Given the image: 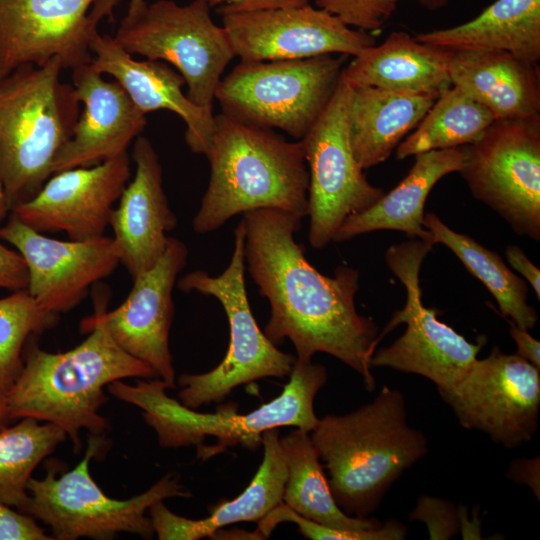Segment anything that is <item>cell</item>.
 Returning <instances> with one entry per match:
<instances>
[{"instance_id": "1", "label": "cell", "mask_w": 540, "mask_h": 540, "mask_svg": "<svg viewBox=\"0 0 540 540\" xmlns=\"http://www.w3.org/2000/svg\"><path fill=\"white\" fill-rule=\"evenodd\" d=\"M242 215L245 264L270 304L264 334L276 346L289 339L298 362H311L317 352L334 356L372 391L378 328L356 309L359 271L342 265L330 277L314 268L295 241L303 218L295 213L268 208Z\"/></svg>"}, {"instance_id": "2", "label": "cell", "mask_w": 540, "mask_h": 540, "mask_svg": "<svg viewBox=\"0 0 540 540\" xmlns=\"http://www.w3.org/2000/svg\"><path fill=\"white\" fill-rule=\"evenodd\" d=\"M88 336L58 353L41 349L32 335L23 350L22 369L7 392L12 420L31 417L61 428L81 447L79 432L101 435L109 422L100 415L107 402L104 387L125 378L156 377L153 369L121 349L106 328L90 316L80 324Z\"/></svg>"}, {"instance_id": "3", "label": "cell", "mask_w": 540, "mask_h": 540, "mask_svg": "<svg viewBox=\"0 0 540 540\" xmlns=\"http://www.w3.org/2000/svg\"><path fill=\"white\" fill-rule=\"evenodd\" d=\"M204 155L210 180L193 218L196 233H210L233 216L257 209L307 216L309 173L299 140L287 141L222 112L214 115Z\"/></svg>"}, {"instance_id": "4", "label": "cell", "mask_w": 540, "mask_h": 540, "mask_svg": "<svg viewBox=\"0 0 540 540\" xmlns=\"http://www.w3.org/2000/svg\"><path fill=\"white\" fill-rule=\"evenodd\" d=\"M310 437L337 505L355 517H369L428 451L425 435L408 423L403 394L386 385L358 409L319 419Z\"/></svg>"}, {"instance_id": "5", "label": "cell", "mask_w": 540, "mask_h": 540, "mask_svg": "<svg viewBox=\"0 0 540 540\" xmlns=\"http://www.w3.org/2000/svg\"><path fill=\"white\" fill-rule=\"evenodd\" d=\"M327 378L323 365L296 360L280 395L247 414L237 413L232 403L218 407L215 413L197 412L169 397L166 389L170 387L160 378L138 380L136 385L117 380L107 389L119 400L143 410V418L156 432L160 446L194 445L197 457L206 460L235 445L256 449L262 433L271 428L294 426L313 431L319 420L314 399Z\"/></svg>"}, {"instance_id": "6", "label": "cell", "mask_w": 540, "mask_h": 540, "mask_svg": "<svg viewBox=\"0 0 540 540\" xmlns=\"http://www.w3.org/2000/svg\"><path fill=\"white\" fill-rule=\"evenodd\" d=\"M63 69L55 57L0 75V176L10 211L53 175L80 115L74 86L61 81Z\"/></svg>"}, {"instance_id": "7", "label": "cell", "mask_w": 540, "mask_h": 540, "mask_svg": "<svg viewBox=\"0 0 540 540\" xmlns=\"http://www.w3.org/2000/svg\"><path fill=\"white\" fill-rule=\"evenodd\" d=\"M245 232L242 221L234 230V249L226 269L218 276L195 270L182 276L179 290L213 296L222 305L229 323L230 340L224 359L201 374H182L180 402L196 409L222 401L233 389L266 377L290 375L296 357L282 352L262 332L251 312L245 287Z\"/></svg>"}, {"instance_id": "8", "label": "cell", "mask_w": 540, "mask_h": 540, "mask_svg": "<svg viewBox=\"0 0 540 540\" xmlns=\"http://www.w3.org/2000/svg\"><path fill=\"white\" fill-rule=\"evenodd\" d=\"M102 442L100 435L89 437L84 458L59 478L53 465L42 479L31 477L22 512L47 524L58 540L81 537L107 540L122 532L152 538L154 529L145 515L149 507L167 498H188L191 493L180 484L177 474L168 473L137 496L126 500L109 497L89 471V463Z\"/></svg>"}, {"instance_id": "9", "label": "cell", "mask_w": 540, "mask_h": 540, "mask_svg": "<svg viewBox=\"0 0 540 540\" xmlns=\"http://www.w3.org/2000/svg\"><path fill=\"white\" fill-rule=\"evenodd\" d=\"M207 0L179 5L144 1L128 9L114 40L130 55L169 63L184 78L188 98L212 109L222 74L235 57L226 32L215 24Z\"/></svg>"}, {"instance_id": "10", "label": "cell", "mask_w": 540, "mask_h": 540, "mask_svg": "<svg viewBox=\"0 0 540 540\" xmlns=\"http://www.w3.org/2000/svg\"><path fill=\"white\" fill-rule=\"evenodd\" d=\"M346 55L240 62L219 82L223 112L302 139L330 101Z\"/></svg>"}, {"instance_id": "11", "label": "cell", "mask_w": 540, "mask_h": 540, "mask_svg": "<svg viewBox=\"0 0 540 540\" xmlns=\"http://www.w3.org/2000/svg\"><path fill=\"white\" fill-rule=\"evenodd\" d=\"M433 246L429 241L411 238L387 250L386 263L407 294L405 306L394 313L378 341L401 323L406 324V330L392 344L375 351L370 365L423 376L439 392L453 387L465 376L485 342L468 341L440 321L436 310L423 305L419 272Z\"/></svg>"}, {"instance_id": "12", "label": "cell", "mask_w": 540, "mask_h": 540, "mask_svg": "<svg viewBox=\"0 0 540 540\" xmlns=\"http://www.w3.org/2000/svg\"><path fill=\"white\" fill-rule=\"evenodd\" d=\"M459 171L472 195L519 235L540 239V115L495 119L463 146Z\"/></svg>"}, {"instance_id": "13", "label": "cell", "mask_w": 540, "mask_h": 540, "mask_svg": "<svg viewBox=\"0 0 540 540\" xmlns=\"http://www.w3.org/2000/svg\"><path fill=\"white\" fill-rule=\"evenodd\" d=\"M349 90L340 76L325 109L299 140L309 173L308 240L315 249L327 246L348 217L384 194L370 184L353 154L346 121Z\"/></svg>"}, {"instance_id": "14", "label": "cell", "mask_w": 540, "mask_h": 540, "mask_svg": "<svg viewBox=\"0 0 540 540\" xmlns=\"http://www.w3.org/2000/svg\"><path fill=\"white\" fill-rule=\"evenodd\" d=\"M438 393L462 427L505 448L530 441L538 430L540 369L516 353L494 346L457 384Z\"/></svg>"}, {"instance_id": "15", "label": "cell", "mask_w": 540, "mask_h": 540, "mask_svg": "<svg viewBox=\"0 0 540 540\" xmlns=\"http://www.w3.org/2000/svg\"><path fill=\"white\" fill-rule=\"evenodd\" d=\"M219 13L234 55L242 62L354 57L375 45L370 32L352 28L310 4L257 11L219 9Z\"/></svg>"}, {"instance_id": "16", "label": "cell", "mask_w": 540, "mask_h": 540, "mask_svg": "<svg viewBox=\"0 0 540 540\" xmlns=\"http://www.w3.org/2000/svg\"><path fill=\"white\" fill-rule=\"evenodd\" d=\"M0 239L23 257L28 269V293L43 311L58 317L77 306L90 286L120 264L113 237L58 240L29 227L13 213L0 227Z\"/></svg>"}, {"instance_id": "17", "label": "cell", "mask_w": 540, "mask_h": 540, "mask_svg": "<svg viewBox=\"0 0 540 540\" xmlns=\"http://www.w3.org/2000/svg\"><path fill=\"white\" fill-rule=\"evenodd\" d=\"M188 249L169 237L163 255L149 270L133 278V286L117 308H99L90 317L101 323L126 353L150 366L156 377L175 388V369L169 348L174 315L172 292L186 265Z\"/></svg>"}, {"instance_id": "18", "label": "cell", "mask_w": 540, "mask_h": 540, "mask_svg": "<svg viewBox=\"0 0 540 540\" xmlns=\"http://www.w3.org/2000/svg\"><path fill=\"white\" fill-rule=\"evenodd\" d=\"M130 178L127 152L93 166L63 170L11 213L41 233L63 232L71 240L98 238L110 225Z\"/></svg>"}, {"instance_id": "19", "label": "cell", "mask_w": 540, "mask_h": 540, "mask_svg": "<svg viewBox=\"0 0 540 540\" xmlns=\"http://www.w3.org/2000/svg\"><path fill=\"white\" fill-rule=\"evenodd\" d=\"M95 0H0V75L58 58L64 69L92 60Z\"/></svg>"}, {"instance_id": "20", "label": "cell", "mask_w": 540, "mask_h": 540, "mask_svg": "<svg viewBox=\"0 0 540 540\" xmlns=\"http://www.w3.org/2000/svg\"><path fill=\"white\" fill-rule=\"evenodd\" d=\"M72 80L84 110L52 163L53 174L93 166L125 153L147 123L146 114L125 89L116 80H104L90 63L73 69Z\"/></svg>"}, {"instance_id": "21", "label": "cell", "mask_w": 540, "mask_h": 540, "mask_svg": "<svg viewBox=\"0 0 540 540\" xmlns=\"http://www.w3.org/2000/svg\"><path fill=\"white\" fill-rule=\"evenodd\" d=\"M135 174L113 209L110 227L120 264L132 278L149 270L168 245V232L177 225L164 188L162 167L152 143L138 136L133 144Z\"/></svg>"}, {"instance_id": "22", "label": "cell", "mask_w": 540, "mask_h": 540, "mask_svg": "<svg viewBox=\"0 0 540 540\" xmlns=\"http://www.w3.org/2000/svg\"><path fill=\"white\" fill-rule=\"evenodd\" d=\"M91 66L100 74L113 76L133 103L147 114L168 110L186 124L185 141L189 149L204 155L210 144L214 114L194 104L182 87L185 80L169 64L157 60H135L122 49L113 36L96 31L90 41Z\"/></svg>"}, {"instance_id": "23", "label": "cell", "mask_w": 540, "mask_h": 540, "mask_svg": "<svg viewBox=\"0 0 540 540\" xmlns=\"http://www.w3.org/2000/svg\"><path fill=\"white\" fill-rule=\"evenodd\" d=\"M453 51L418 41L404 31L390 33L343 68L350 86H372L406 95H434L452 86Z\"/></svg>"}, {"instance_id": "24", "label": "cell", "mask_w": 540, "mask_h": 540, "mask_svg": "<svg viewBox=\"0 0 540 540\" xmlns=\"http://www.w3.org/2000/svg\"><path fill=\"white\" fill-rule=\"evenodd\" d=\"M452 85L488 108L495 119L540 115L538 63L502 50L453 51Z\"/></svg>"}, {"instance_id": "25", "label": "cell", "mask_w": 540, "mask_h": 540, "mask_svg": "<svg viewBox=\"0 0 540 540\" xmlns=\"http://www.w3.org/2000/svg\"><path fill=\"white\" fill-rule=\"evenodd\" d=\"M463 160V146L415 155L414 164L398 185L368 209L348 217L333 241L343 242L377 230H395L432 243L423 224L425 202L437 182L460 171Z\"/></svg>"}, {"instance_id": "26", "label": "cell", "mask_w": 540, "mask_h": 540, "mask_svg": "<svg viewBox=\"0 0 540 540\" xmlns=\"http://www.w3.org/2000/svg\"><path fill=\"white\" fill-rule=\"evenodd\" d=\"M437 97L350 86L346 121L350 145L359 166L365 170L387 160L417 127Z\"/></svg>"}, {"instance_id": "27", "label": "cell", "mask_w": 540, "mask_h": 540, "mask_svg": "<svg viewBox=\"0 0 540 540\" xmlns=\"http://www.w3.org/2000/svg\"><path fill=\"white\" fill-rule=\"evenodd\" d=\"M415 38L451 51L502 50L538 63L540 0H496L465 23L423 32Z\"/></svg>"}, {"instance_id": "28", "label": "cell", "mask_w": 540, "mask_h": 540, "mask_svg": "<svg viewBox=\"0 0 540 540\" xmlns=\"http://www.w3.org/2000/svg\"><path fill=\"white\" fill-rule=\"evenodd\" d=\"M287 467L282 502L298 515L323 526L347 531L379 527L369 517L346 514L336 503L309 432L296 428L280 439Z\"/></svg>"}, {"instance_id": "29", "label": "cell", "mask_w": 540, "mask_h": 540, "mask_svg": "<svg viewBox=\"0 0 540 540\" xmlns=\"http://www.w3.org/2000/svg\"><path fill=\"white\" fill-rule=\"evenodd\" d=\"M424 227L432 243L448 247L493 295L501 313L518 327L531 330L538 321L536 310L528 304L527 284L514 274L501 257L466 234L455 232L434 213L424 215Z\"/></svg>"}, {"instance_id": "30", "label": "cell", "mask_w": 540, "mask_h": 540, "mask_svg": "<svg viewBox=\"0 0 540 540\" xmlns=\"http://www.w3.org/2000/svg\"><path fill=\"white\" fill-rule=\"evenodd\" d=\"M494 120L488 108L452 85L439 94L417 127L397 146L396 157L472 144Z\"/></svg>"}, {"instance_id": "31", "label": "cell", "mask_w": 540, "mask_h": 540, "mask_svg": "<svg viewBox=\"0 0 540 540\" xmlns=\"http://www.w3.org/2000/svg\"><path fill=\"white\" fill-rule=\"evenodd\" d=\"M263 460L248 487L236 498L216 505L204 519L193 520V537H210L220 528L259 521L282 503L287 467L277 428L262 433Z\"/></svg>"}, {"instance_id": "32", "label": "cell", "mask_w": 540, "mask_h": 540, "mask_svg": "<svg viewBox=\"0 0 540 540\" xmlns=\"http://www.w3.org/2000/svg\"><path fill=\"white\" fill-rule=\"evenodd\" d=\"M31 417L0 430V503L23 511L32 472L67 435L56 425Z\"/></svg>"}, {"instance_id": "33", "label": "cell", "mask_w": 540, "mask_h": 540, "mask_svg": "<svg viewBox=\"0 0 540 540\" xmlns=\"http://www.w3.org/2000/svg\"><path fill=\"white\" fill-rule=\"evenodd\" d=\"M58 320L43 311L26 289L0 298V389L8 392L23 365V350L32 335L53 327Z\"/></svg>"}, {"instance_id": "34", "label": "cell", "mask_w": 540, "mask_h": 540, "mask_svg": "<svg viewBox=\"0 0 540 540\" xmlns=\"http://www.w3.org/2000/svg\"><path fill=\"white\" fill-rule=\"evenodd\" d=\"M282 522L295 523L303 536L313 540H402L407 535L406 527L396 520L360 531L332 529L305 519L282 502L258 521L255 539L268 538Z\"/></svg>"}, {"instance_id": "35", "label": "cell", "mask_w": 540, "mask_h": 540, "mask_svg": "<svg viewBox=\"0 0 540 540\" xmlns=\"http://www.w3.org/2000/svg\"><path fill=\"white\" fill-rule=\"evenodd\" d=\"M318 8L338 17L346 25L366 32L381 29L400 0H314Z\"/></svg>"}, {"instance_id": "36", "label": "cell", "mask_w": 540, "mask_h": 540, "mask_svg": "<svg viewBox=\"0 0 540 540\" xmlns=\"http://www.w3.org/2000/svg\"><path fill=\"white\" fill-rule=\"evenodd\" d=\"M0 503V540H53L34 517Z\"/></svg>"}, {"instance_id": "37", "label": "cell", "mask_w": 540, "mask_h": 540, "mask_svg": "<svg viewBox=\"0 0 540 540\" xmlns=\"http://www.w3.org/2000/svg\"><path fill=\"white\" fill-rule=\"evenodd\" d=\"M411 517L419 519L420 521H425L429 527V533L431 534H433L432 531L434 528L439 525L448 527L452 534H455L457 531L458 525L455 521L456 516L452 505L440 499L423 496L420 498L418 507L412 512ZM436 529L437 528H435V530ZM446 530L444 531L447 532ZM448 532L445 534H449ZM430 536L432 537V535Z\"/></svg>"}, {"instance_id": "38", "label": "cell", "mask_w": 540, "mask_h": 540, "mask_svg": "<svg viewBox=\"0 0 540 540\" xmlns=\"http://www.w3.org/2000/svg\"><path fill=\"white\" fill-rule=\"evenodd\" d=\"M28 269L23 257L0 243V289L18 291L27 288Z\"/></svg>"}, {"instance_id": "39", "label": "cell", "mask_w": 540, "mask_h": 540, "mask_svg": "<svg viewBox=\"0 0 540 540\" xmlns=\"http://www.w3.org/2000/svg\"><path fill=\"white\" fill-rule=\"evenodd\" d=\"M539 456L534 458H521L514 460L508 469L507 477L519 484L528 486L539 500Z\"/></svg>"}, {"instance_id": "40", "label": "cell", "mask_w": 540, "mask_h": 540, "mask_svg": "<svg viewBox=\"0 0 540 540\" xmlns=\"http://www.w3.org/2000/svg\"><path fill=\"white\" fill-rule=\"evenodd\" d=\"M210 6L220 5L219 9L231 11H257L278 8L300 7L309 0H209Z\"/></svg>"}, {"instance_id": "41", "label": "cell", "mask_w": 540, "mask_h": 540, "mask_svg": "<svg viewBox=\"0 0 540 540\" xmlns=\"http://www.w3.org/2000/svg\"><path fill=\"white\" fill-rule=\"evenodd\" d=\"M505 255L509 264L518 271L533 288L540 299V270L529 260L524 251L517 245H509Z\"/></svg>"}, {"instance_id": "42", "label": "cell", "mask_w": 540, "mask_h": 540, "mask_svg": "<svg viewBox=\"0 0 540 540\" xmlns=\"http://www.w3.org/2000/svg\"><path fill=\"white\" fill-rule=\"evenodd\" d=\"M510 323V336L515 341L517 352L520 357L527 360L540 369V343L532 337L528 330L518 327L514 322Z\"/></svg>"}, {"instance_id": "43", "label": "cell", "mask_w": 540, "mask_h": 540, "mask_svg": "<svg viewBox=\"0 0 540 540\" xmlns=\"http://www.w3.org/2000/svg\"><path fill=\"white\" fill-rule=\"evenodd\" d=\"M119 0H95L89 13L88 18L93 26L97 27L100 20L106 16H111L113 8ZM145 0H130L128 9H133L141 5ZM209 2V0H207Z\"/></svg>"}, {"instance_id": "44", "label": "cell", "mask_w": 540, "mask_h": 540, "mask_svg": "<svg viewBox=\"0 0 540 540\" xmlns=\"http://www.w3.org/2000/svg\"><path fill=\"white\" fill-rule=\"evenodd\" d=\"M11 421L7 393L0 389V430L7 427Z\"/></svg>"}, {"instance_id": "45", "label": "cell", "mask_w": 540, "mask_h": 540, "mask_svg": "<svg viewBox=\"0 0 540 540\" xmlns=\"http://www.w3.org/2000/svg\"><path fill=\"white\" fill-rule=\"evenodd\" d=\"M10 213L11 211L7 202L5 189L0 176V222L7 219Z\"/></svg>"}, {"instance_id": "46", "label": "cell", "mask_w": 540, "mask_h": 540, "mask_svg": "<svg viewBox=\"0 0 540 540\" xmlns=\"http://www.w3.org/2000/svg\"><path fill=\"white\" fill-rule=\"evenodd\" d=\"M418 3L430 11L439 10L448 5L450 0H417Z\"/></svg>"}]
</instances>
